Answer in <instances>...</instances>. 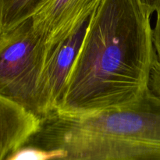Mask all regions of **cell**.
<instances>
[{
	"instance_id": "6da1fadb",
	"label": "cell",
	"mask_w": 160,
	"mask_h": 160,
	"mask_svg": "<svg viewBox=\"0 0 160 160\" xmlns=\"http://www.w3.org/2000/svg\"><path fill=\"white\" fill-rule=\"evenodd\" d=\"M152 15L141 0H100L54 111L85 115L137 102L156 59Z\"/></svg>"
},
{
	"instance_id": "7a4b0ae2",
	"label": "cell",
	"mask_w": 160,
	"mask_h": 160,
	"mask_svg": "<svg viewBox=\"0 0 160 160\" xmlns=\"http://www.w3.org/2000/svg\"><path fill=\"white\" fill-rule=\"evenodd\" d=\"M24 145L65 152L54 160H160V99L148 89L125 107L85 115L53 111Z\"/></svg>"
},
{
	"instance_id": "3957f363",
	"label": "cell",
	"mask_w": 160,
	"mask_h": 160,
	"mask_svg": "<svg viewBox=\"0 0 160 160\" xmlns=\"http://www.w3.org/2000/svg\"><path fill=\"white\" fill-rule=\"evenodd\" d=\"M47 52L29 18L0 34V95L41 118L39 86Z\"/></svg>"
},
{
	"instance_id": "277c9868",
	"label": "cell",
	"mask_w": 160,
	"mask_h": 160,
	"mask_svg": "<svg viewBox=\"0 0 160 160\" xmlns=\"http://www.w3.org/2000/svg\"><path fill=\"white\" fill-rule=\"evenodd\" d=\"M100 0H49L32 17L47 56L89 19ZM47 58V57H46Z\"/></svg>"
},
{
	"instance_id": "5b68a950",
	"label": "cell",
	"mask_w": 160,
	"mask_h": 160,
	"mask_svg": "<svg viewBox=\"0 0 160 160\" xmlns=\"http://www.w3.org/2000/svg\"><path fill=\"white\" fill-rule=\"evenodd\" d=\"M89 20L90 18L47 56L39 86L42 117L56 109L83 42Z\"/></svg>"
},
{
	"instance_id": "8992f818",
	"label": "cell",
	"mask_w": 160,
	"mask_h": 160,
	"mask_svg": "<svg viewBox=\"0 0 160 160\" xmlns=\"http://www.w3.org/2000/svg\"><path fill=\"white\" fill-rule=\"evenodd\" d=\"M39 123L38 116L0 95V160L23 146Z\"/></svg>"
},
{
	"instance_id": "52a82bcc",
	"label": "cell",
	"mask_w": 160,
	"mask_h": 160,
	"mask_svg": "<svg viewBox=\"0 0 160 160\" xmlns=\"http://www.w3.org/2000/svg\"><path fill=\"white\" fill-rule=\"evenodd\" d=\"M49 0H0V34L31 18Z\"/></svg>"
},
{
	"instance_id": "ba28073f",
	"label": "cell",
	"mask_w": 160,
	"mask_h": 160,
	"mask_svg": "<svg viewBox=\"0 0 160 160\" xmlns=\"http://www.w3.org/2000/svg\"><path fill=\"white\" fill-rule=\"evenodd\" d=\"M64 156L65 152L60 149L47 150L33 145H23L5 160H54Z\"/></svg>"
},
{
	"instance_id": "9c48e42d",
	"label": "cell",
	"mask_w": 160,
	"mask_h": 160,
	"mask_svg": "<svg viewBox=\"0 0 160 160\" xmlns=\"http://www.w3.org/2000/svg\"><path fill=\"white\" fill-rule=\"evenodd\" d=\"M148 89L160 99V62L156 59L148 81Z\"/></svg>"
},
{
	"instance_id": "30bf717a",
	"label": "cell",
	"mask_w": 160,
	"mask_h": 160,
	"mask_svg": "<svg viewBox=\"0 0 160 160\" xmlns=\"http://www.w3.org/2000/svg\"><path fill=\"white\" fill-rule=\"evenodd\" d=\"M152 42L156 59L160 62V9L156 12V20L152 28Z\"/></svg>"
},
{
	"instance_id": "8fae6325",
	"label": "cell",
	"mask_w": 160,
	"mask_h": 160,
	"mask_svg": "<svg viewBox=\"0 0 160 160\" xmlns=\"http://www.w3.org/2000/svg\"><path fill=\"white\" fill-rule=\"evenodd\" d=\"M141 2L152 14L160 9V0H141Z\"/></svg>"
}]
</instances>
